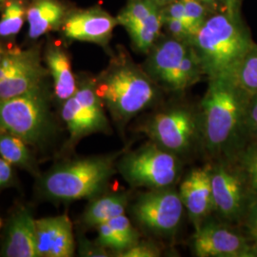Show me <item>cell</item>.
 Listing matches in <instances>:
<instances>
[{
  "instance_id": "cell-1",
  "label": "cell",
  "mask_w": 257,
  "mask_h": 257,
  "mask_svg": "<svg viewBox=\"0 0 257 257\" xmlns=\"http://www.w3.org/2000/svg\"><path fill=\"white\" fill-rule=\"evenodd\" d=\"M208 82L198 106L202 149L211 161L233 159L241 151L242 134L248 132L250 95L233 79Z\"/></svg>"
},
{
  "instance_id": "cell-2",
  "label": "cell",
  "mask_w": 257,
  "mask_h": 257,
  "mask_svg": "<svg viewBox=\"0 0 257 257\" xmlns=\"http://www.w3.org/2000/svg\"><path fill=\"white\" fill-rule=\"evenodd\" d=\"M94 86L105 109L121 131L139 113L154 107L161 91L143 67L125 53L111 59L108 68L94 78Z\"/></svg>"
},
{
  "instance_id": "cell-3",
  "label": "cell",
  "mask_w": 257,
  "mask_h": 257,
  "mask_svg": "<svg viewBox=\"0 0 257 257\" xmlns=\"http://www.w3.org/2000/svg\"><path fill=\"white\" fill-rule=\"evenodd\" d=\"M208 80L233 79L254 43L239 13L217 11L204 22L192 40Z\"/></svg>"
},
{
  "instance_id": "cell-4",
  "label": "cell",
  "mask_w": 257,
  "mask_h": 257,
  "mask_svg": "<svg viewBox=\"0 0 257 257\" xmlns=\"http://www.w3.org/2000/svg\"><path fill=\"white\" fill-rule=\"evenodd\" d=\"M126 149L105 156H89L54 166L38 178V193L45 199L71 202L101 194Z\"/></svg>"
},
{
  "instance_id": "cell-5",
  "label": "cell",
  "mask_w": 257,
  "mask_h": 257,
  "mask_svg": "<svg viewBox=\"0 0 257 257\" xmlns=\"http://www.w3.org/2000/svg\"><path fill=\"white\" fill-rule=\"evenodd\" d=\"M55 128L45 84L0 101V130L19 137L28 145H44L52 139Z\"/></svg>"
},
{
  "instance_id": "cell-6",
  "label": "cell",
  "mask_w": 257,
  "mask_h": 257,
  "mask_svg": "<svg viewBox=\"0 0 257 257\" xmlns=\"http://www.w3.org/2000/svg\"><path fill=\"white\" fill-rule=\"evenodd\" d=\"M183 159L151 140L120 156L116 169L133 188L159 190L173 188L182 174Z\"/></svg>"
},
{
  "instance_id": "cell-7",
  "label": "cell",
  "mask_w": 257,
  "mask_h": 257,
  "mask_svg": "<svg viewBox=\"0 0 257 257\" xmlns=\"http://www.w3.org/2000/svg\"><path fill=\"white\" fill-rule=\"evenodd\" d=\"M139 133L182 159L202 148L198 108L184 104L156 111L141 124Z\"/></svg>"
},
{
  "instance_id": "cell-8",
  "label": "cell",
  "mask_w": 257,
  "mask_h": 257,
  "mask_svg": "<svg viewBox=\"0 0 257 257\" xmlns=\"http://www.w3.org/2000/svg\"><path fill=\"white\" fill-rule=\"evenodd\" d=\"M138 227L149 235L173 237L183 219V203L175 188L148 190L128 206Z\"/></svg>"
},
{
  "instance_id": "cell-9",
  "label": "cell",
  "mask_w": 257,
  "mask_h": 257,
  "mask_svg": "<svg viewBox=\"0 0 257 257\" xmlns=\"http://www.w3.org/2000/svg\"><path fill=\"white\" fill-rule=\"evenodd\" d=\"M61 118L69 132L71 145L92 134L110 133V123L95 91L94 78L81 79L74 95L61 103Z\"/></svg>"
},
{
  "instance_id": "cell-10",
  "label": "cell",
  "mask_w": 257,
  "mask_h": 257,
  "mask_svg": "<svg viewBox=\"0 0 257 257\" xmlns=\"http://www.w3.org/2000/svg\"><path fill=\"white\" fill-rule=\"evenodd\" d=\"M213 212L221 220L234 222L245 217L251 195L233 159L210 163Z\"/></svg>"
},
{
  "instance_id": "cell-11",
  "label": "cell",
  "mask_w": 257,
  "mask_h": 257,
  "mask_svg": "<svg viewBox=\"0 0 257 257\" xmlns=\"http://www.w3.org/2000/svg\"><path fill=\"white\" fill-rule=\"evenodd\" d=\"M116 19L125 28L135 50L147 55L161 36L162 8L148 0H128Z\"/></svg>"
},
{
  "instance_id": "cell-12",
  "label": "cell",
  "mask_w": 257,
  "mask_h": 257,
  "mask_svg": "<svg viewBox=\"0 0 257 257\" xmlns=\"http://www.w3.org/2000/svg\"><path fill=\"white\" fill-rule=\"evenodd\" d=\"M191 248L198 257H248L250 250L241 233L212 216L194 231Z\"/></svg>"
},
{
  "instance_id": "cell-13",
  "label": "cell",
  "mask_w": 257,
  "mask_h": 257,
  "mask_svg": "<svg viewBox=\"0 0 257 257\" xmlns=\"http://www.w3.org/2000/svg\"><path fill=\"white\" fill-rule=\"evenodd\" d=\"M118 25L116 18L100 7L71 11L60 29L63 37L72 41L90 42L106 47Z\"/></svg>"
},
{
  "instance_id": "cell-14",
  "label": "cell",
  "mask_w": 257,
  "mask_h": 257,
  "mask_svg": "<svg viewBox=\"0 0 257 257\" xmlns=\"http://www.w3.org/2000/svg\"><path fill=\"white\" fill-rule=\"evenodd\" d=\"M178 193L194 230H198L213 213L210 163L190 171L180 183Z\"/></svg>"
},
{
  "instance_id": "cell-15",
  "label": "cell",
  "mask_w": 257,
  "mask_h": 257,
  "mask_svg": "<svg viewBox=\"0 0 257 257\" xmlns=\"http://www.w3.org/2000/svg\"><path fill=\"white\" fill-rule=\"evenodd\" d=\"M190 47V42L161 35L146 55L142 67L161 90H167Z\"/></svg>"
},
{
  "instance_id": "cell-16",
  "label": "cell",
  "mask_w": 257,
  "mask_h": 257,
  "mask_svg": "<svg viewBox=\"0 0 257 257\" xmlns=\"http://www.w3.org/2000/svg\"><path fill=\"white\" fill-rule=\"evenodd\" d=\"M38 257H71L75 251L73 223L68 215L36 219Z\"/></svg>"
},
{
  "instance_id": "cell-17",
  "label": "cell",
  "mask_w": 257,
  "mask_h": 257,
  "mask_svg": "<svg viewBox=\"0 0 257 257\" xmlns=\"http://www.w3.org/2000/svg\"><path fill=\"white\" fill-rule=\"evenodd\" d=\"M1 254L7 257H38L36 219L29 208L19 207L10 216Z\"/></svg>"
},
{
  "instance_id": "cell-18",
  "label": "cell",
  "mask_w": 257,
  "mask_h": 257,
  "mask_svg": "<svg viewBox=\"0 0 257 257\" xmlns=\"http://www.w3.org/2000/svg\"><path fill=\"white\" fill-rule=\"evenodd\" d=\"M72 10L61 0H31L27 11L28 38L37 40L60 30Z\"/></svg>"
},
{
  "instance_id": "cell-19",
  "label": "cell",
  "mask_w": 257,
  "mask_h": 257,
  "mask_svg": "<svg viewBox=\"0 0 257 257\" xmlns=\"http://www.w3.org/2000/svg\"><path fill=\"white\" fill-rule=\"evenodd\" d=\"M44 59L49 74L54 80L55 98L57 101L63 103L74 95L78 85L69 55L62 47L51 43L47 46Z\"/></svg>"
},
{
  "instance_id": "cell-20",
  "label": "cell",
  "mask_w": 257,
  "mask_h": 257,
  "mask_svg": "<svg viewBox=\"0 0 257 257\" xmlns=\"http://www.w3.org/2000/svg\"><path fill=\"white\" fill-rule=\"evenodd\" d=\"M95 229L97 230L96 242L115 253V256L135 246L140 240L139 231L125 214L103 223Z\"/></svg>"
},
{
  "instance_id": "cell-21",
  "label": "cell",
  "mask_w": 257,
  "mask_h": 257,
  "mask_svg": "<svg viewBox=\"0 0 257 257\" xmlns=\"http://www.w3.org/2000/svg\"><path fill=\"white\" fill-rule=\"evenodd\" d=\"M128 192L99 194L92 198L82 214V224L87 228H96L103 223L125 214L130 206Z\"/></svg>"
},
{
  "instance_id": "cell-22",
  "label": "cell",
  "mask_w": 257,
  "mask_h": 257,
  "mask_svg": "<svg viewBox=\"0 0 257 257\" xmlns=\"http://www.w3.org/2000/svg\"><path fill=\"white\" fill-rule=\"evenodd\" d=\"M48 74V69L41 64V58L25 66L0 80V101L22 95L44 85Z\"/></svg>"
},
{
  "instance_id": "cell-23",
  "label": "cell",
  "mask_w": 257,
  "mask_h": 257,
  "mask_svg": "<svg viewBox=\"0 0 257 257\" xmlns=\"http://www.w3.org/2000/svg\"><path fill=\"white\" fill-rule=\"evenodd\" d=\"M28 146L27 143L21 138L0 130V156L10 164L39 177L41 174L37 159Z\"/></svg>"
},
{
  "instance_id": "cell-24",
  "label": "cell",
  "mask_w": 257,
  "mask_h": 257,
  "mask_svg": "<svg viewBox=\"0 0 257 257\" xmlns=\"http://www.w3.org/2000/svg\"><path fill=\"white\" fill-rule=\"evenodd\" d=\"M204 76L202 66L193 45L189 48L182 62L172 78L166 92L181 93L199 82Z\"/></svg>"
},
{
  "instance_id": "cell-25",
  "label": "cell",
  "mask_w": 257,
  "mask_h": 257,
  "mask_svg": "<svg viewBox=\"0 0 257 257\" xmlns=\"http://www.w3.org/2000/svg\"><path fill=\"white\" fill-rule=\"evenodd\" d=\"M27 0H6L0 13V39L17 37L27 21Z\"/></svg>"
},
{
  "instance_id": "cell-26",
  "label": "cell",
  "mask_w": 257,
  "mask_h": 257,
  "mask_svg": "<svg viewBox=\"0 0 257 257\" xmlns=\"http://www.w3.org/2000/svg\"><path fill=\"white\" fill-rule=\"evenodd\" d=\"M233 159L237 162L251 197L257 196V142L241 150Z\"/></svg>"
},
{
  "instance_id": "cell-27",
  "label": "cell",
  "mask_w": 257,
  "mask_h": 257,
  "mask_svg": "<svg viewBox=\"0 0 257 257\" xmlns=\"http://www.w3.org/2000/svg\"><path fill=\"white\" fill-rule=\"evenodd\" d=\"M234 81L250 96L257 94L256 45L252 47L248 55L245 56L239 67Z\"/></svg>"
},
{
  "instance_id": "cell-28",
  "label": "cell",
  "mask_w": 257,
  "mask_h": 257,
  "mask_svg": "<svg viewBox=\"0 0 257 257\" xmlns=\"http://www.w3.org/2000/svg\"><path fill=\"white\" fill-rule=\"evenodd\" d=\"M188 18L193 23V27L198 32L204 22L214 11L210 9L204 3L198 0H182ZM217 12V11H216Z\"/></svg>"
},
{
  "instance_id": "cell-29",
  "label": "cell",
  "mask_w": 257,
  "mask_h": 257,
  "mask_svg": "<svg viewBox=\"0 0 257 257\" xmlns=\"http://www.w3.org/2000/svg\"><path fill=\"white\" fill-rule=\"evenodd\" d=\"M163 29L168 36L192 43L195 33L181 20L163 17Z\"/></svg>"
},
{
  "instance_id": "cell-30",
  "label": "cell",
  "mask_w": 257,
  "mask_h": 257,
  "mask_svg": "<svg viewBox=\"0 0 257 257\" xmlns=\"http://www.w3.org/2000/svg\"><path fill=\"white\" fill-rule=\"evenodd\" d=\"M162 250L156 242L152 240H139L132 248L120 253L119 257H158Z\"/></svg>"
},
{
  "instance_id": "cell-31",
  "label": "cell",
  "mask_w": 257,
  "mask_h": 257,
  "mask_svg": "<svg viewBox=\"0 0 257 257\" xmlns=\"http://www.w3.org/2000/svg\"><path fill=\"white\" fill-rule=\"evenodd\" d=\"M79 253L82 256H110L107 248L102 247L96 241L91 242L85 237H80L78 242Z\"/></svg>"
},
{
  "instance_id": "cell-32",
  "label": "cell",
  "mask_w": 257,
  "mask_h": 257,
  "mask_svg": "<svg viewBox=\"0 0 257 257\" xmlns=\"http://www.w3.org/2000/svg\"><path fill=\"white\" fill-rule=\"evenodd\" d=\"M246 227L250 239L257 245V196L251 197L245 214Z\"/></svg>"
},
{
  "instance_id": "cell-33",
  "label": "cell",
  "mask_w": 257,
  "mask_h": 257,
  "mask_svg": "<svg viewBox=\"0 0 257 257\" xmlns=\"http://www.w3.org/2000/svg\"><path fill=\"white\" fill-rule=\"evenodd\" d=\"M16 174L14 166L0 156V190L15 184Z\"/></svg>"
},
{
  "instance_id": "cell-34",
  "label": "cell",
  "mask_w": 257,
  "mask_h": 257,
  "mask_svg": "<svg viewBox=\"0 0 257 257\" xmlns=\"http://www.w3.org/2000/svg\"><path fill=\"white\" fill-rule=\"evenodd\" d=\"M248 132L257 138V94L250 96L247 115Z\"/></svg>"
},
{
  "instance_id": "cell-35",
  "label": "cell",
  "mask_w": 257,
  "mask_h": 257,
  "mask_svg": "<svg viewBox=\"0 0 257 257\" xmlns=\"http://www.w3.org/2000/svg\"><path fill=\"white\" fill-rule=\"evenodd\" d=\"M221 11L229 13H239V7L241 0H216Z\"/></svg>"
},
{
  "instance_id": "cell-36",
  "label": "cell",
  "mask_w": 257,
  "mask_h": 257,
  "mask_svg": "<svg viewBox=\"0 0 257 257\" xmlns=\"http://www.w3.org/2000/svg\"><path fill=\"white\" fill-rule=\"evenodd\" d=\"M200 2L204 3L206 6H208L210 9L216 12V11H221L220 7L218 5V3L216 2V0H198Z\"/></svg>"
},
{
  "instance_id": "cell-37",
  "label": "cell",
  "mask_w": 257,
  "mask_h": 257,
  "mask_svg": "<svg viewBox=\"0 0 257 257\" xmlns=\"http://www.w3.org/2000/svg\"><path fill=\"white\" fill-rule=\"evenodd\" d=\"M148 1H151V2L156 4L157 6H159V7L162 8V7H164V6L168 5L169 3H171V2H173V1H175V0H148Z\"/></svg>"
},
{
  "instance_id": "cell-38",
  "label": "cell",
  "mask_w": 257,
  "mask_h": 257,
  "mask_svg": "<svg viewBox=\"0 0 257 257\" xmlns=\"http://www.w3.org/2000/svg\"><path fill=\"white\" fill-rule=\"evenodd\" d=\"M248 257H257V245H253L252 247H250Z\"/></svg>"
},
{
  "instance_id": "cell-39",
  "label": "cell",
  "mask_w": 257,
  "mask_h": 257,
  "mask_svg": "<svg viewBox=\"0 0 257 257\" xmlns=\"http://www.w3.org/2000/svg\"><path fill=\"white\" fill-rule=\"evenodd\" d=\"M6 52H7V49L2 46V44L0 43V62H1V60L3 59L4 55L6 54Z\"/></svg>"
},
{
  "instance_id": "cell-40",
  "label": "cell",
  "mask_w": 257,
  "mask_h": 257,
  "mask_svg": "<svg viewBox=\"0 0 257 257\" xmlns=\"http://www.w3.org/2000/svg\"><path fill=\"white\" fill-rule=\"evenodd\" d=\"M5 1H6V0H0V13H1V10H2L4 4H5Z\"/></svg>"
},
{
  "instance_id": "cell-41",
  "label": "cell",
  "mask_w": 257,
  "mask_h": 257,
  "mask_svg": "<svg viewBox=\"0 0 257 257\" xmlns=\"http://www.w3.org/2000/svg\"><path fill=\"white\" fill-rule=\"evenodd\" d=\"M1 226H2V220H1V218H0V229H1Z\"/></svg>"
}]
</instances>
